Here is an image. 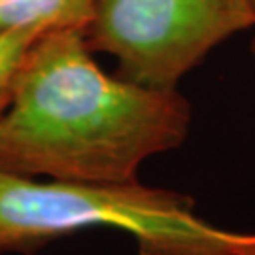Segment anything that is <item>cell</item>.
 Wrapping results in <instances>:
<instances>
[{"instance_id":"6da1fadb","label":"cell","mask_w":255,"mask_h":255,"mask_svg":"<svg viewBox=\"0 0 255 255\" xmlns=\"http://www.w3.org/2000/svg\"><path fill=\"white\" fill-rule=\"evenodd\" d=\"M191 106L176 89L106 74L83 30L30 47L0 116V170L57 182H136L140 164L180 147Z\"/></svg>"},{"instance_id":"7a4b0ae2","label":"cell","mask_w":255,"mask_h":255,"mask_svg":"<svg viewBox=\"0 0 255 255\" xmlns=\"http://www.w3.org/2000/svg\"><path fill=\"white\" fill-rule=\"evenodd\" d=\"M95 227L130 235L140 255H246L255 248V235L214 227L180 193L138 182H36L0 170V252Z\"/></svg>"},{"instance_id":"3957f363","label":"cell","mask_w":255,"mask_h":255,"mask_svg":"<svg viewBox=\"0 0 255 255\" xmlns=\"http://www.w3.org/2000/svg\"><path fill=\"white\" fill-rule=\"evenodd\" d=\"M254 27L252 0H97L83 34L93 53L118 61V76L176 89L214 47Z\"/></svg>"},{"instance_id":"277c9868","label":"cell","mask_w":255,"mask_h":255,"mask_svg":"<svg viewBox=\"0 0 255 255\" xmlns=\"http://www.w3.org/2000/svg\"><path fill=\"white\" fill-rule=\"evenodd\" d=\"M97 0H0V28H28L42 34L89 27Z\"/></svg>"},{"instance_id":"5b68a950","label":"cell","mask_w":255,"mask_h":255,"mask_svg":"<svg viewBox=\"0 0 255 255\" xmlns=\"http://www.w3.org/2000/svg\"><path fill=\"white\" fill-rule=\"evenodd\" d=\"M42 36L28 28H0V93H8L27 59L30 47Z\"/></svg>"},{"instance_id":"8992f818","label":"cell","mask_w":255,"mask_h":255,"mask_svg":"<svg viewBox=\"0 0 255 255\" xmlns=\"http://www.w3.org/2000/svg\"><path fill=\"white\" fill-rule=\"evenodd\" d=\"M9 102V91L8 93H0V116H2V112L6 110Z\"/></svg>"},{"instance_id":"52a82bcc","label":"cell","mask_w":255,"mask_h":255,"mask_svg":"<svg viewBox=\"0 0 255 255\" xmlns=\"http://www.w3.org/2000/svg\"><path fill=\"white\" fill-rule=\"evenodd\" d=\"M254 2V6H255V0H252ZM252 53H254V57H255V38H254V42H252Z\"/></svg>"},{"instance_id":"ba28073f","label":"cell","mask_w":255,"mask_h":255,"mask_svg":"<svg viewBox=\"0 0 255 255\" xmlns=\"http://www.w3.org/2000/svg\"><path fill=\"white\" fill-rule=\"evenodd\" d=\"M246 255H255V248L252 250V252H250V254H246Z\"/></svg>"}]
</instances>
